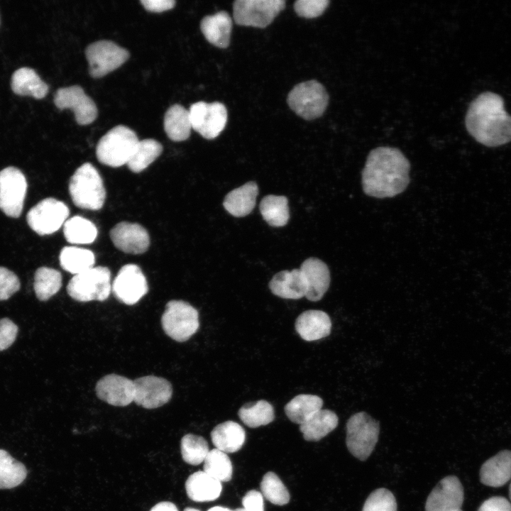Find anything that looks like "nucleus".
I'll return each mask as SVG.
<instances>
[{"label": "nucleus", "instance_id": "50", "mask_svg": "<svg viewBox=\"0 0 511 511\" xmlns=\"http://www.w3.org/2000/svg\"><path fill=\"white\" fill-rule=\"evenodd\" d=\"M207 511H234V510H232L228 507H221V506H216V507H213L209 509Z\"/></svg>", "mask_w": 511, "mask_h": 511}, {"label": "nucleus", "instance_id": "45", "mask_svg": "<svg viewBox=\"0 0 511 511\" xmlns=\"http://www.w3.org/2000/svg\"><path fill=\"white\" fill-rule=\"evenodd\" d=\"M18 331V326L11 319H0V351L7 349L13 344Z\"/></svg>", "mask_w": 511, "mask_h": 511}, {"label": "nucleus", "instance_id": "1", "mask_svg": "<svg viewBox=\"0 0 511 511\" xmlns=\"http://www.w3.org/2000/svg\"><path fill=\"white\" fill-rule=\"evenodd\" d=\"M410 164L398 148L381 146L368 153L362 171L366 194L376 198L393 197L410 183Z\"/></svg>", "mask_w": 511, "mask_h": 511}, {"label": "nucleus", "instance_id": "37", "mask_svg": "<svg viewBox=\"0 0 511 511\" xmlns=\"http://www.w3.org/2000/svg\"><path fill=\"white\" fill-rule=\"evenodd\" d=\"M162 151L163 145L155 139L139 141L127 165L132 172H141L155 161Z\"/></svg>", "mask_w": 511, "mask_h": 511}, {"label": "nucleus", "instance_id": "36", "mask_svg": "<svg viewBox=\"0 0 511 511\" xmlns=\"http://www.w3.org/2000/svg\"><path fill=\"white\" fill-rule=\"evenodd\" d=\"M28 471L26 466L8 451L0 449V489H10L21 484Z\"/></svg>", "mask_w": 511, "mask_h": 511}, {"label": "nucleus", "instance_id": "3", "mask_svg": "<svg viewBox=\"0 0 511 511\" xmlns=\"http://www.w3.org/2000/svg\"><path fill=\"white\" fill-rule=\"evenodd\" d=\"M69 191L73 203L79 208L99 210L104 204L103 181L91 163H84L76 170L70 178Z\"/></svg>", "mask_w": 511, "mask_h": 511}, {"label": "nucleus", "instance_id": "7", "mask_svg": "<svg viewBox=\"0 0 511 511\" xmlns=\"http://www.w3.org/2000/svg\"><path fill=\"white\" fill-rule=\"evenodd\" d=\"M67 292L78 302L104 301L111 292V272L106 267L97 266L75 275L68 282Z\"/></svg>", "mask_w": 511, "mask_h": 511}, {"label": "nucleus", "instance_id": "8", "mask_svg": "<svg viewBox=\"0 0 511 511\" xmlns=\"http://www.w3.org/2000/svg\"><path fill=\"white\" fill-rule=\"evenodd\" d=\"M164 332L172 339L184 342L189 339L199 327L197 310L183 300H171L165 305L161 317Z\"/></svg>", "mask_w": 511, "mask_h": 511}, {"label": "nucleus", "instance_id": "32", "mask_svg": "<svg viewBox=\"0 0 511 511\" xmlns=\"http://www.w3.org/2000/svg\"><path fill=\"white\" fill-rule=\"evenodd\" d=\"M59 259L61 267L75 275L93 268L95 262L92 251L75 246L64 247Z\"/></svg>", "mask_w": 511, "mask_h": 511}, {"label": "nucleus", "instance_id": "4", "mask_svg": "<svg viewBox=\"0 0 511 511\" xmlns=\"http://www.w3.org/2000/svg\"><path fill=\"white\" fill-rule=\"evenodd\" d=\"M138 141L132 129L119 125L100 138L96 148V155L101 163L118 167L128 163Z\"/></svg>", "mask_w": 511, "mask_h": 511}, {"label": "nucleus", "instance_id": "34", "mask_svg": "<svg viewBox=\"0 0 511 511\" xmlns=\"http://www.w3.org/2000/svg\"><path fill=\"white\" fill-rule=\"evenodd\" d=\"M238 414L241 420L251 428L267 425L275 419L273 407L264 400L243 405Z\"/></svg>", "mask_w": 511, "mask_h": 511}, {"label": "nucleus", "instance_id": "52", "mask_svg": "<svg viewBox=\"0 0 511 511\" xmlns=\"http://www.w3.org/2000/svg\"><path fill=\"white\" fill-rule=\"evenodd\" d=\"M509 497H510V499L511 500V483L510 485V488H509Z\"/></svg>", "mask_w": 511, "mask_h": 511}, {"label": "nucleus", "instance_id": "42", "mask_svg": "<svg viewBox=\"0 0 511 511\" xmlns=\"http://www.w3.org/2000/svg\"><path fill=\"white\" fill-rule=\"evenodd\" d=\"M362 511H397L396 499L389 490L378 488L368 495Z\"/></svg>", "mask_w": 511, "mask_h": 511}, {"label": "nucleus", "instance_id": "46", "mask_svg": "<svg viewBox=\"0 0 511 511\" xmlns=\"http://www.w3.org/2000/svg\"><path fill=\"white\" fill-rule=\"evenodd\" d=\"M242 505L246 511H264L263 495L256 490H251L243 496Z\"/></svg>", "mask_w": 511, "mask_h": 511}, {"label": "nucleus", "instance_id": "54", "mask_svg": "<svg viewBox=\"0 0 511 511\" xmlns=\"http://www.w3.org/2000/svg\"><path fill=\"white\" fill-rule=\"evenodd\" d=\"M456 511H462V510L460 509V510H456Z\"/></svg>", "mask_w": 511, "mask_h": 511}, {"label": "nucleus", "instance_id": "21", "mask_svg": "<svg viewBox=\"0 0 511 511\" xmlns=\"http://www.w3.org/2000/svg\"><path fill=\"white\" fill-rule=\"evenodd\" d=\"M295 326L296 331L302 339L312 341L330 334L331 321L325 312L310 309L303 312L298 316Z\"/></svg>", "mask_w": 511, "mask_h": 511}, {"label": "nucleus", "instance_id": "25", "mask_svg": "<svg viewBox=\"0 0 511 511\" xmlns=\"http://www.w3.org/2000/svg\"><path fill=\"white\" fill-rule=\"evenodd\" d=\"M189 499L195 502H209L217 499L221 493V483L204 471L191 474L185 483Z\"/></svg>", "mask_w": 511, "mask_h": 511}, {"label": "nucleus", "instance_id": "26", "mask_svg": "<svg viewBox=\"0 0 511 511\" xmlns=\"http://www.w3.org/2000/svg\"><path fill=\"white\" fill-rule=\"evenodd\" d=\"M258 194L257 184L253 181L248 182L226 195L223 202L224 207L234 216H245L253 211Z\"/></svg>", "mask_w": 511, "mask_h": 511}, {"label": "nucleus", "instance_id": "6", "mask_svg": "<svg viewBox=\"0 0 511 511\" xmlns=\"http://www.w3.org/2000/svg\"><path fill=\"white\" fill-rule=\"evenodd\" d=\"M329 99L323 84L312 79L296 84L289 92L287 102L296 114L305 120H313L323 115Z\"/></svg>", "mask_w": 511, "mask_h": 511}, {"label": "nucleus", "instance_id": "47", "mask_svg": "<svg viewBox=\"0 0 511 511\" xmlns=\"http://www.w3.org/2000/svg\"><path fill=\"white\" fill-rule=\"evenodd\" d=\"M478 511H511V504L504 497L494 496L485 500Z\"/></svg>", "mask_w": 511, "mask_h": 511}, {"label": "nucleus", "instance_id": "39", "mask_svg": "<svg viewBox=\"0 0 511 511\" xmlns=\"http://www.w3.org/2000/svg\"><path fill=\"white\" fill-rule=\"evenodd\" d=\"M204 462V471L214 478L221 483L231 479L233 466L226 453L214 449L209 451Z\"/></svg>", "mask_w": 511, "mask_h": 511}, {"label": "nucleus", "instance_id": "18", "mask_svg": "<svg viewBox=\"0 0 511 511\" xmlns=\"http://www.w3.org/2000/svg\"><path fill=\"white\" fill-rule=\"evenodd\" d=\"M95 391L97 397L106 403L125 407L133 402V380L117 374H109L98 380Z\"/></svg>", "mask_w": 511, "mask_h": 511}, {"label": "nucleus", "instance_id": "31", "mask_svg": "<svg viewBox=\"0 0 511 511\" xmlns=\"http://www.w3.org/2000/svg\"><path fill=\"white\" fill-rule=\"evenodd\" d=\"M322 405L323 400L320 397L301 394L294 397L287 403L285 412L291 422L300 425L320 410Z\"/></svg>", "mask_w": 511, "mask_h": 511}, {"label": "nucleus", "instance_id": "5", "mask_svg": "<svg viewBox=\"0 0 511 511\" xmlns=\"http://www.w3.org/2000/svg\"><path fill=\"white\" fill-rule=\"evenodd\" d=\"M379 422L365 412L350 417L346 423V444L349 452L361 461H366L378 440Z\"/></svg>", "mask_w": 511, "mask_h": 511}, {"label": "nucleus", "instance_id": "22", "mask_svg": "<svg viewBox=\"0 0 511 511\" xmlns=\"http://www.w3.org/2000/svg\"><path fill=\"white\" fill-rule=\"evenodd\" d=\"M200 29L205 38L213 45L226 48L229 45L232 20L225 11L204 16L200 22Z\"/></svg>", "mask_w": 511, "mask_h": 511}, {"label": "nucleus", "instance_id": "19", "mask_svg": "<svg viewBox=\"0 0 511 511\" xmlns=\"http://www.w3.org/2000/svg\"><path fill=\"white\" fill-rule=\"evenodd\" d=\"M110 237L114 245L126 253H143L150 244L147 231L136 223L123 221L117 224L110 231Z\"/></svg>", "mask_w": 511, "mask_h": 511}, {"label": "nucleus", "instance_id": "13", "mask_svg": "<svg viewBox=\"0 0 511 511\" xmlns=\"http://www.w3.org/2000/svg\"><path fill=\"white\" fill-rule=\"evenodd\" d=\"M27 191L23 172L14 167L0 171V209L8 216L19 217Z\"/></svg>", "mask_w": 511, "mask_h": 511}, {"label": "nucleus", "instance_id": "9", "mask_svg": "<svg viewBox=\"0 0 511 511\" xmlns=\"http://www.w3.org/2000/svg\"><path fill=\"white\" fill-rule=\"evenodd\" d=\"M285 7L284 0H237L233 4L234 21L239 26L265 28Z\"/></svg>", "mask_w": 511, "mask_h": 511}, {"label": "nucleus", "instance_id": "12", "mask_svg": "<svg viewBox=\"0 0 511 511\" xmlns=\"http://www.w3.org/2000/svg\"><path fill=\"white\" fill-rule=\"evenodd\" d=\"M68 207L55 198H46L30 209L27 222L40 236L53 233L64 225L69 216Z\"/></svg>", "mask_w": 511, "mask_h": 511}, {"label": "nucleus", "instance_id": "48", "mask_svg": "<svg viewBox=\"0 0 511 511\" xmlns=\"http://www.w3.org/2000/svg\"><path fill=\"white\" fill-rule=\"evenodd\" d=\"M143 7L150 12H163L172 9L175 5L174 0H141Z\"/></svg>", "mask_w": 511, "mask_h": 511}, {"label": "nucleus", "instance_id": "17", "mask_svg": "<svg viewBox=\"0 0 511 511\" xmlns=\"http://www.w3.org/2000/svg\"><path fill=\"white\" fill-rule=\"evenodd\" d=\"M464 491L459 479L455 476L442 478L427 497L425 511H456L461 509Z\"/></svg>", "mask_w": 511, "mask_h": 511}, {"label": "nucleus", "instance_id": "20", "mask_svg": "<svg viewBox=\"0 0 511 511\" xmlns=\"http://www.w3.org/2000/svg\"><path fill=\"white\" fill-rule=\"evenodd\" d=\"M307 286L305 297L312 302L320 300L330 285V272L326 264L317 258H309L300 266Z\"/></svg>", "mask_w": 511, "mask_h": 511}, {"label": "nucleus", "instance_id": "49", "mask_svg": "<svg viewBox=\"0 0 511 511\" xmlns=\"http://www.w3.org/2000/svg\"><path fill=\"white\" fill-rule=\"evenodd\" d=\"M150 511H179L176 505L169 501H163L155 505Z\"/></svg>", "mask_w": 511, "mask_h": 511}, {"label": "nucleus", "instance_id": "29", "mask_svg": "<svg viewBox=\"0 0 511 511\" xmlns=\"http://www.w3.org/2000/svg\"><path fill=\"white\" fill-rule=\"evenodd\" d=\"M338 423L339 418L334 412L321 409L300 424V430L306 441H317L336 429Z\"/></svg>", "mask_w": 511, "mask_h": 511}, {"label": "nucleus", "instance_id": "11", "mask_svg": "<svg viewBox=\"0 0 511 511\" xmlns=\"http://www.w3.org/2000/svg\"><path fill=\"white\" fill-rule=\"evenodd\" d=\"M192 128L206 139L216 138L227 122V110L220 102L198 101L189 109Z\"/></svg>", "mask_w": 511, "mask_h": 511}, {"label": "nucleus", "instance_id": "15", "mask_svg": "<svg viewBox=\"0 0 511 511\" xmlns=\"http://www.w3.org/2000/svg\"><path fill=\"white\" fill-rule=\"evenodd\" d=\"M54 104L60 110H72L79 125L90 124L97 117L94 101L77 85L58 89L54 96Z\"/></svg>", "mask_w": 511, "mask_h": 511}, {"label": "nucleus", "instance_id": "24", "mask_svg": "<svg viewBox=\"0 0 511 511\" xmlns=\"http://www.w3.org/2000/svg\"><path fill=\"white\" fill-rule=\"evenodd\" d=\"M511 478V451L502 450L488 459L480 470V480L488 486L498 488Z\"/></svg>", "mask_w": 511, "mask_h": 511}, {"label": "nucleus", "instance_id": "10", "mask_svg": "<svg viewBox=\"0 0 511 511\" xmlns=\"http://www.w3.org/2000/svg\"><path fill=\"white\" fill-rule=\"evenodd\" d=\"M89 75L102 77L121 67L129 57L128 51L110 40H99L89 44L85 50Z\"/></svg>", "mask_w": 511, "mask_h": 511}, {"label": "nucleus", "instance_id": "44", "mask_svg": "<svg viewBox=\"0 0 511 511\" xmlns=\"http://www.w3.org/2000/svg\"><path fill=\"white\" fill-rule=\"evenodd\" d=\"M18 278L9 269L0 267V300H8L20 289Z\"/></svg>", "mask_w": 511, "mask_h": 511}, {"label": "nucleus", "instance_id": "51", "mask_svg": "<svg viewBox=\"0 0 511 511\" xmlns=\"http://www.w3.org/2000/svg\"><path fill=\"white\" fill-rule=\"evenodd\" d=\"M184 511H199L197 509L192 508V507H187L184 510Z\"/></svg>", "mask_w": 511, "mask_h": 511}, {"label": "nucleus", "instance_id": "27", "mask_svg": "<svg viewBox=\"0 0 511 511\" xmlns=\"http://www.w3.org/2000/svg\"><path fill=\"white\" fill-rule=\"evenodd\" d=\"M211 439L216 449L226 454L234 453L243 446L246 440V432L239 424L226 421L212 429Z\"/></svg>", "mask_w": 511, "mask_h": 511}, {"label": "nucleus", "instance_id": "28", "mask_svg": "<svg viewBox=\"0 0 511 511\" xmlns=\"http://www.w3.org/2000/svg\"><path fill=\"white\" fill-rule=\"evenodd\" d=\"M11 89L20 96H31L35 99L44 98L48 93V86L35 70L30 67H21L11 77Z\"/></svg>", "mask_w": 511, "mask_h": 511}, {"label": "nucleus", "instance_id": "53", "mask_svg": "<svg viewBox=\"0 0 511 511\" xmlns=\"http://www.w3.org/2000/svg\"><path fill=\"white\" fill-rule=\"evenodd\" d=\"M234 511H246L243 508H237L236 510H233Z\"/></svg>", "mask_w": 511, "mask_h": 511}, {"label": "nucleus", "instance_id": "40", "mask_svg": "<svg viewBox=\"0 0 511 511\" xmlns=\"http://www.w3.org/2000/svg\"><path fill=\"white\" fill-rule=\"evenodd\" d=\"M180 450L183 460L193 466L202 463L209 451L207 440L192 434H187L182 438Z\"/></svg>", "mask_w": 511, "mask_h": 511}, {"label": "nucleus", "instance_id": "30", "mask_svg": "<svg viewBox=\"0 0 511 511\" xmlns=\"http://www.w3.org/2000/svg\"><path fill=\"white\" fill-rule=\"evenodd\" d=\"M164 130L173 141H183L189 138L192 128L189 111L180 104L168 108L164 116Z\"/></svg>", "mask_w": 511, "mask_h": 511}, {"label": "nucleus", "instance_id": "43", "mask_svg": "<svg viewBox=\"0 0 511 511\" xmlns=\"http://www.w3.org/2000/svg\"><path fill=\"white\" fill-rule=\"evenodd\" d=\"M329 3V0H298L294 4V9L300 17L313 18L322 15Z\"/></svg>", "mask_w": 511, "mask_h": 511}, {"label": "nucleus", "instance_id": "16", "mask_svg": "<svg viewBox=\"0 0 511 511\" xmlns=\"http://www.w3.org/2000/svg\"><path fill=\"white\" fill-rule=\"evenodd\" d=\"M133 383V402L138 406L145 409H155L171 399L172 385L163 378L146 375L134 380Z\"/></svg>", "mask_w": 511, "mask_h": 511}, {"label": "nucleus", "instance_id": "41", "mask_svg": "<svg viewBox=\"0 0 511 511\" xmlns=\"http://www.w3.org/2000/svg\"><path fill=\"white\" fill-rule=\"evenodd\" d=\"M262 495L271 503L284 505L290 501V493L280 478L272 471L266 473L260 482Z\"/></svg>", "mask_w": 511, "mask_h": 511}, {"label": "nucleus", "instance_id": "33", "mask_svg": "<svg viewBox=\"0 0 511 511\" xmlns=\"http://www.w3.org/2000/svg\"><path fill=\"white\" fill-rule=\"evenodd\" d=\"M260 211L270 226H283L290 218L287 198L285 196L267 195L260 202Z\"/></svg>", "mask_w": 511, "mask_h": 511}, {"label": "nucleus", "instance_id": "14", "mask_svg": "<svg viewBox=\"0 0 511 511\" xmlns=\"http://www.w3.org/2000/svg\"><path fill=\"white\" fill-rule=\"evenodd\" d=\"M111 291L121 302L133 305L148 292L146 278L135 264L123 265L111 284Z\"/></svg>", "mask_w": 511, "mask_h": 511}, {"label": "nucleus", "instance_id": "2", "mask_svg": "<svg viewBox=\"0 0 511 511\" xmlns=\"http://www.w3.org/2000/svg\"><path fill=\"white\" fill-rule=\"evenodd\" d=\"M466 127L479 143L495 147L511 141V116L504 109L502 98L487 92L471 104L466 115Z\"/></svg>", "mask_w": 511, "mask_h": 511}, {"label": "nucleus", "instance_id": "23", "mask_svg": "<svg viewBox=\"0 0 511 511\" xmlns=\"http://www.w3.org/2000/svg\"><path fill=\"white\" fill-rule=\"evenodd\" d=\"M273 294L283 298L297 300L305 297L307 286L300 269L282 270L276 273L269 282Z\"/></svg>", "mask_w": 511, "mask_h": 511}, {"label": "nucleus", "instance_id": "35", "mask_svg": "<svg viewBox=\"0 0 511 511\" xmlns=\"http://www.w3.org/2000/svg\"><path fill=\"white\" fill-rule=\"evenodd\" d=\"M64 236L72 244H88L94 241L97 229L89 220L80 216L71 217L63 225Z\"/></svg>", "mask_w": 511, "mask_h": 511}, {"label": "nucleus", "instance_id": "38", "mask_svg": "<svg viewBox=\"0 0 511 511\" xmlns=\"http://www.w3.org/2000/svg\"><path fill=\"white\" fill-rule=\"evenodd\" d=\"M61 286L62 275L58 270L41 267L35 271L33 287L39 300H49L60 290Z\"/></svg>", "mask_w": 511, "mask_h": 511}]
</instances>
